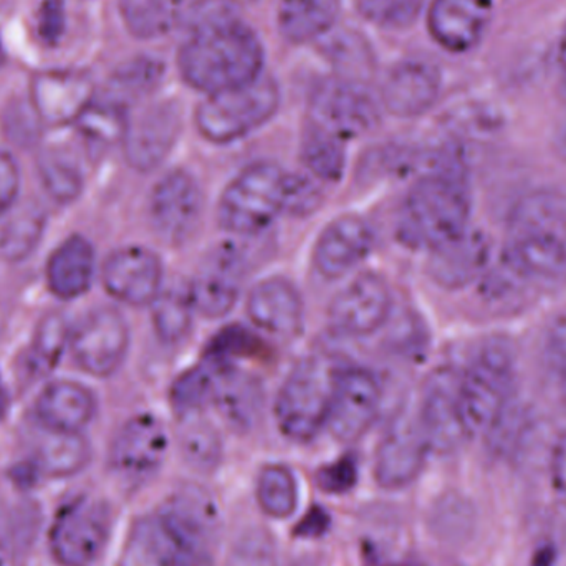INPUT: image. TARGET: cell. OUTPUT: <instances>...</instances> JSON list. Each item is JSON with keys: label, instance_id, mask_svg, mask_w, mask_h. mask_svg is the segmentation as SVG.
Instances as JSON below:
<instances>
[{"label": "cell", "instance_id": "83f0119b", "mask_svg": "<svg viewBox=\"0 0 566 566\" xmlns=\"http://www.w3.org/2000/svg\"><path fill=\"white\" fill-rule=\"evenodd\" d=\"M96 415V398L82 382L59 379L46 385L35 402V416L45 431L80 434Z\"/></svg>", "mask_w": 566, "mask_h": 566}, {"label": "cell", "instance_id": "52a82bcc", "mask_svg": "<svg viewBox=\"0 0 566 566\" xmlns=\"http://www.w3.org/2000/svg\"><path fill=\"white\" fill-rule=\"evenodd\" d=\"M336 376L335 366L323 356H306L290 369L274 406L275 421L285 438L308 442L325 428Z\"/></svg>", "mask_w": 566, "mask_h": 566}, {"label": "cell", "instance_id": "5b68a950", "mask_svg": "<svg viewBox=\"0 0 566 566\" xmlns=\"http://www.w3.org/2000/svg\"><path fill=\"white\" fill-rule=\"evenodd\" d=\"M514 349L505 339H489L459 371V405L469 438L494 426L514 401Z\"/></svg>", "mask_w": 566, "mask_h": 566}, {"label": "cell", "instance_id": "44dd1931", "mask_svg": "<svg viewBox=\"0 0 566 566\" xmlns=\"http://www.w3.org/2000/svg\"><path fill=\"white\" fill-rule=\"evenodd\" d=\"M179 132L181 115L175 103H155L138 118L129 119L123 142L129 166L142 172L158 168L175 148Z\"/></svg>", "mask_w": 566, "mask_h": 566}, {"label": "cell", "instance_id": "8992f818", "mask_svg": "<svg viewBox=\"0 0 566 566\" xmlns=\"http://www.w3.org/2000/svg\"><path fill=\"white\" fill-rule=\"evenodd\" d=\"M290 175L277 163H252L222 191L219 226L229 234L258 235L286 209Z\"/></svg>", "mask_w": 566, "mask_h": 566}, {"label": "cell", "instance_id": "30bf717a", "mask_svg": "<svg viewBox=\"0 0 566 566\" xmlns=\"http://www.w3.org/2000/svg\"><path fill=\"white\" fill-rule=\"evenodd\" d=\"M310 125L342 142L371 132L379 123V106L365 83L352 76L323 80L310 96Z\"/></svg>", "mask_w": 566, "mask_h": 566}, {"label": "cell", "instance_id": "ffe728a7", "mask_svg": "<svg viewBox=\"0 0 566 566\" xmlns=\"http://www.w3.org/2000/svg\"><path fill=\"white\" fill-rule=\"evenodd\" d=\"M375 232L359 216H342L329 222L313 248V268L319 277L338 281L371 254Z\"/></svg>", "mask_w": 566, "mask_h": 566}, {"label": "cell", "instance_id": "277c9868", "mask_svg": "<svg viewBox=\"0 0 566 566\" xmlns=\"http://www.w3.org/2000/svg\"><path fill=\"white\" fill-rule=\"evenodd\" d=\"M178 62L182 80L209 96L258 80L264 49L251 27L228 13L192 29Z\"/></svg>", "mask_w": 566, "mask_h": 566}, {"label": "cell", "instance_id": "681fc988", "mask_svg": "<svg viewBox=\"0 0 566 566\" xmlns=\"http://www.w3.org/2000/svg\"><path fill=\"white\" fill-rule=\"evenodd\" d=\"M63 30L62 0H45L40 12V35L49 43L59 40Z\"/></svg>", "mask_w": 566, "mask_h": 566}, {"label": "cell", "instance_id": "7402d4cb", "mask_svg": "<svg viewBox=\"0 0 566 566\" xmlns=\"http://www.w3.org/2000/svg\"><path fill=\"white\" fill-rule=\"evenodd\" d=\"M494 0H431L428 30L449 53H468L479 45L491 25Z\"/></svg>", "mask_w": 566, "mask_h": 566}, {"label": "cell", "instance_id": "db71d44e", "mask_svg": "<svg viewBox=\"0 0 566 566\" xmlns=\"http://www.w3.org/2000/svg\"><path fill=\"white\" fill-rule=\"evenodd\" d=\"M558 63H560L562 75L566 83V32L562 36L560 49H558Z\"/></svg>", "mask_w": 566, "mask_h": 566}, {"label": "cell", "instance_id": "9f6ffc18", "mask_svg": "<svg viewBox=\"0 0 566 566\" xmlns=\"http://www.w3.org/2000/svg\"><path fill=\"white\" fill-rule=\"evenodd\" d=\"M3 560H6V542H3L2 531H0V566L3 565Z\"/></svg>", "mask_w": 566, "mask_h": 566}, {"label": "cell", "instance_id": "ab89813d", "mask_svg": "<svg viewBox=\"0 0 566 566\" xmlns=\"http://www.w3.org/2000/svg\"><path fill=\"white\" fill-rule=\"evenodd\" d=\"M163 65L153 59H136L126 63L109 80L106 98L125 106L129 99L143 98L158 86Z\"/></svg>", "mask_w": 566, "mask_h": 566}, {"label": "cell", "instance_id": "11a10c76", "mask_svg": "<svg viewBox=\"0 0 566 566\" xmlns=\"http://www.w3.org/2000/svg\"><path fill=\"white\" fill-rule=\"evenodd\" d=\"M558 395H560L562 402L566 409V376L565 378L557 379Z\"/></svg>", "mask_w": 566, "mask_h": 566}, {"label": "cell", "instance_id": "ee69618b", "mask_svg": "<svg viewBox=\"0 0 566 566\" xmlns=\"http://www.w3.org/2000/svg\"><path fill=\"white\" fill-rule=\"evenodd\" d=\"M322 189L313 179L308 176L290 175L285 212L293 216L312 214L322 205Z\"/></svg>", "mask_w": 566, "mask_h": 566}, {"label": "cell", "instance_id": "f6af8a7d", "mask_svg": "<svg viewBox=\"0 0 566 566\" xmlns=\"http://www.w3.org/2000/svg\"><path fill=\"white\" fill-rule=\"evenodd\" d=\"M272 564H274V551L268 535L254 532L239 542L232 566H272Z\"/></svg>", "mask_w": 566, "mask_h": 566}, {"label": "cell", "instance_id": "9c48e42d", "mask_svg": "<svg viewBox=\"0 0 566 566\" xmlns=\"http://www.w3.org/2000/svg\"><path fill=\"white\" fill-rule=\"evenodd\" d=\"M112 511L102 499L80 495L56 512L50 527V551L60 566H90L105 551Z\"/></svg>", "mask_w": 566, "mask_h": 566}, {"label": "cell", "instance_id": "f546056e", "mask_svg": "<svg viewBox=\"0 0 566 566\" xmlns=\"http://www.w3.org/2000/svg\"><path fill=\"white\" fill-rule=\"evenodd\" d=\"M339 0H281L279 27L293 43L319 39L335 25Z\"/></svg>", "mask_w": 566, "mask_h": 566}, {"label": "cell", "instance_id": "484cf974", "mask_svg": "<svg viewBox=\"0 0 566 566\" xmlns=\"http://www.w3.org/2000/svg\"><path fill=\"white\" fill-rule=\"evenodd\" d=\"M441 73L424 60H406L388 73L381 90L385 108L398 118L424 115L438 102Z\"/></svg>", "mask_w": 566, "mask_h": 566}, {"label": "cell", "instance_id": "b9f144b4", "mask_svg": "<svg viewBox=\"0 0 566 566\" xmlns=\"http://www.w3.org/2000/svg\"><path fill=\"white\" fill-rule=\"evenodd\" d=\"M214 395V369L196 366L182 373L171 388V405L179 418L202 415Z\"/></svg>", "mask_w": 566, "mask_h": 566}, {"label": "cell", "instance_id": "60d3db41", "mask_svg": "<svg viewBox=\"0 0 566 566\" xmlns=\"http://www.w3.org/2000/svg\"><path fill=\"white\" fill-rule=\"evenodd\" d=\"M43 221L45 218L36 208L17 212L0 234V254L10 262L29 258L42 238Z\"/></svg>", "mask_w": 566, "mask_h": 566}, {"label": "cell", "instance_id": "2e32d148", "mask_svg": "<svg viewBox=\"0 0 566 566\" xmlns=\"http://www.w3.org/2000/svg\"><path fill=\"white\" fill-rule=\"evenodd\" d=\"M381 401V386L369 369H342L336 376L326 428L338 441H358L378 418Z\"/></svg>", "mask_w": 566, "mask_h": 566}, {"label": "cell", "instance_id": "e575fe53", "mask_svg": "<svg viewBox=\"0 0 566 566\" xmlns=\"http://www.w3.org/2000/svg\"><path fill=\"white\" fill-rule=\"evenodd\" d=\"M302 161L313 178L339 181L346 165L345 142L308 123L302 139Z\"/></svg>", "mask_w": 566, "mask_h": 566}, {"label": "cell", "instance_id": "e0dca14e", "mask_svg": "<svg viewBox=\"0 0 566 566\" xmlns=\"http://www.w3.org/2000/svg\"><path fill=\"white\" fill-rule=\"evenodd\" d=\"M245 274L244 255L234 244L211 249L189 283L196 312L208 318L228 315L241 296Z\"/></svg>", "mask_w": 566, "mask_h": 566}, {"label": "cell", "instance_id": "3957f363", "mask_svg": "<svg viewBox=\"0 0 566 566\" xmlns=\"http://www.w3.org/2000/svg\"><path fill=\"white\" fill-rule=\"evenodd\" d=\"M484 298L517 310L566 283V229L509 224L507 241L482 277Z\"/></svg>", "mask_w": 566, "mask_h": 566}, {"label": "cell", "instance_id": "8d00e7d4", "mask_svg": "<svg viewBox=\"0 0 566 566\" xmlns=\"http://www.w3.org/2000/svg\"><path fill=\"white\" fill-rule=\"evenodd\" d=\"M126 27L138 39H156L178 23V0H119Z\"/></svg>", "mask_w": 566, "mask_h": 566}, {"label": "cell", "instance_id": "f1b7e54d", "mask_svg": "<svg viewBox=\"0 0 566 566\" xmlns=\"http://www.w3.org/2000/svg\"><path fill=\"white\" fill-rule=\"evenodd\" d=\"M95 249L82 235H72L59 245L46 262V283L56 298L85 295L95 277Z\"/></svg>", "mask_w": 566, "mask_h": 566}, {"label": "cell", "instance_id": "816d5d0a", "mask_svg": "<svg viewBox=\"0 0 566 566\" xmlns=\"http://www.w3.org/2000/svg\"><path fill=\"white\" fill-rule=\"evenodd\" d=\"M555 555L552 548L545 547L535 554L532 566H554Z\"/></svg>", "mask_w": 566, "mask_h": 566}, {"label": "cell", "instance_id": "d6a6232c", "mask_svg": "<svg viewBox=\"0 0 566 566\" xmlns=\"http://www.w3.org/2000/svg\"><path fill=\"white\" fill-rule=\"evenodd\" d=\"M36 459L39 468L50 478H72L88 464L90 446L82 434L46 431Z\"/></svg>", "mask_w": 566, "mask_h": 566}, {"label": "cell", "instance_id": "4fadbf2b", "mask_svg": "<svg viewBox=\"0 0 566 566\" xmlns=\"http://www.w3.org/2000/svg\"><path fill=\"white\" fill-rule=\"evenodd\" d=\"M168 449V432L163 422L153 415H136L116 432L109 465L119 481L142 485L161 469Z\"/></svg>", "mask_w": 566, "mask_h": 566}, {"label": "cell", "instance_id": "74e56055", "mask_svg": "<svg viewBox=\"0 0 566 566\" xmlns=\"http://www.w3.org/2000/svg\"><path fill=\"white\" fill-rule=\"evenodd\" d=\"M39 175L50 198L59 205H72L83 189L80 166L66 153L49 149L39 159Z\"/></svg>", "mask_w": 566, "mask_h": 566}, {"label": "cell", "instance_id": "6f0895ef", "mask_svg": "<svg viewBox=\"0 0 566 566\" xmlns=\"http://www.w3.org/2000/svg\"><path fill=\"white\" fill-rule=\"evenodd\" d=\"M3 408V395H2V388H0V412H2Z\"/></svg>", "mask_w": 566, "mask_h": 566}, {"label": "cell", "instance_id": "f35d334b", "mask_svg": "<svg viewBox=\"0 0 566 566\" xmlns=\"http://www.w3.org/2000/svg\"><path fill=\"white\" fill-rule=\"evenodd\" d=\"M258 499L262 511L271 517H290L298 502V488L292 471L282 464L265 465L258 478Z\"/></svg>", "mask_w": 566, "mask_h": 566}, {"label": "cell", "instance_id": "bcb514c9", "mask_svg": "<svg viewBox=\"0 0 566 566\" xmlns=\"http://www.w3.org/2000/svg\"><path fill=\"white\" fill-rule=\"evenodd\" d=\"M545 356L555 379L566 376V313L555 319L545 342Z\"/></svg>", "mask_w": 566, "mask_h": 566}, {"label": "cell", "instance_id": "f907efd6", "mask_svg": "<svg viewBox=\"0 0 566 566\" xmlns=\"http://www.w3.org/2000/svg\"><path fill=\"white\" fill-rule=\"evenodd\" d=\"M552 484L566 502V432L558 438L552 454Z\"/></svg>", "mask_w": 566, "mask_h": 566}, {"label": "cell", "instance_id": "7a4b0ae2", "mask_svg": "<svg viewBox=\"0 0 566 566\" xmlns=\"http://www.w3.org/2000/svg\"><path fill=\"white\" fill-rule=\"evenodd\" d=\"M216 538L212 502L195 491L181 492L133 525L118 566H205Z\"/></svg>", "mask_w": 566, "mask_h": 566}, {"label": "cell", "instance_id": "4dcf8cb0", "mask_svg": "<svg viewBox=\"0 0 566 566\" xmlns=\"http://www.w3.org/2000/svg\"><path fill=\"white\" fill-rule=\"evenodd\" d=\"M128 125L125 106L108 98L93 99L75 123L86 145L99 149L125 142Z\"/></svg>", "mask_w": 566, "mask_h": 566}, {"label": "cell", "instance_id": "d6986e66", "mask_svg": "<svg viewBox=\"0 0 566 566\" xmlns=\"http://www.w3.org/2000/svg\"><path fill=\"white\" fill-rule=\"evenodd\" d=\"M163 262L151 249L126 245L106 258L102 282L106 293L128 306H151L163 290Z\"/></svg>", "mask_w": 566, "mask_h": 566}, {"label": "cell", "instance_id": "7dc6e473", "mask_svg": "<svg viewBox=\"0 0 566 566\" xmlns=\"http://www.w3.org/2000/svg\"><path fill=\"white\" fill-rule=\"evenodd\" d=\"M20 191V171L15 159L0 149V218L9 214Z\"/></svg>", "mask_w": 566, "mask_h": 566}, {"label": "cell", "instance_id": "4316f807", "mask_svg": "<svg viewBox=\"0 0 566 566\" xmlns=\"http://www.w3.org/2000/svg\"><path fill=\"white\" fill-rule=\"evenodd\" d=\"M264 402V388L259 378L231 363H216L212 405L229 428L251 431L261 418Z\"/></svg>", "mask_w": 566, "mask_h": 566}, {"label": "cell", "instance_id": "7bdbcfd3", "mask_svg": "<svg viewBox=\"0 0 566 566\" xmlns=\"http://www.w3.org/2000/svg\"><path fill=\"white\" fill-rule=\"evenodd\" d=\"M356 6L376 25L401 29L418 19L424 0H356Z\"/></svg>", "mask_w": 566, "mask_h": 566}, {"label": "cell", "instance_id": "d590c367", "mask_svg": "<svg viewBox=\"0 0 566 566\" xmlns=\"http://www.w3.org/2000/svg\"><path fill=\"white\" fill-rule=\"evenodd\" d=\"M70 332L72 328L62 313H46L40 319L29 355V365L35 375L45 376L56 368L69 346Z\"/></svg>", "mask_w": 566, "mask_h": 566}, {"label": "cell", "instance_id": "8fae6325", "mask_svg": "<svg viewBox=\"0 0 566 566\" xmlns=\"http://www.w3.org/2000/svg\"><path fill=\"white\" fill-rule=\"evenodd\" d=\"M69 348L82 371L95 378H109L128 355V323L119 310L96 306L73 326Z\"/></svg>", "mask_w": 566, "mask_h": 566}, {"label": "cell", "instance_id": "ac0fdd59", "mask_svg": "<svg viewBox=\"0 0 566 566\" xmlns=\"http://www.w3.org/2000/svg\"><path fill=\"white\" fill-rule=\"evenodd\" d=\"M429 448L422 431L419 415L401 409L389 422L378 452H376L375 475L381 488L402 489L411 484L422 465Z\"/></svg>", "mask_w": 566, "mask_h": 566}, {"label": "cell", "instance_id": "680465c9", "mask_svg": "<svg viewBox=\"0 0 566 566\" xmlns=\"http://www.w3.org/2000/svg\"><path fill=\"white\" fill-rule=\"evenodd\" d=\"M0 63H2V52H0Z\"/></svg>", "mask_w": 566, "mask_h": 566}, {"label": "cell", "instance_id": "5bb4252c", "mask_svg": "<svg viewBox=\"0 0 566 566\" xmlns=\"http://www.w3.org/2000/svg\"><path fill=\"white\" fill-rule=\"evenodd\" d=\"M392 296L381 275L365 272L343 286L328 306V325L346 338H366L391 315Z\"/></svg>", "mask_w": 566, "mask_h": 566}, {"label": "cell", "instance_id": "6da1fadb", "mask_svg": "<svg viewBox=\"0 0 566 566\" xmlns=\"http://www.w3.org/2000/svg\"><path fill=\"white\" fill-rule=\"evenodd\" d=\"M472 214L471 185L464 155L441 149L402 199L396 238L406 248L432 252L464 234Z\"/></svg>", "mask_w": 566, "mask_h": 566}, {"label": "cell", "instance_id": "d4e9b609", "mask_svg": "<svg viewBox=\"0 0 566 566\" xmlns=\"http://www.w3.org/2000/svg\"><path fill=\"white\" fill-rule=\"evenodd\" d=\"M492 261L489 239L482 232L468 229L454 241L431 252L428 274L442 289L462 290L481 282Z\"/></svg>", "mask_w": 566, "mask_h": 566}, {"label": "cell", "instance_id": "603a6c76", "mask_svg": "<svg viewBox=\"0 0 566 566\" xmlns=\"http://www.w3.org/2000/svg\"><path fill=\"white\" fill-rule=\"evenodd\" d=\"M93 99L88 76L69 70L39 73L30 86L33 113L49 126L75 125Z\"/></svg>", "mask_w": 566, "mask_h": 566}, {"label": "cell", "instance_id": "f5cc1de1", "mask_svg": "<svg viewBox=\"0 0 566 566\" xmlns=\"http://www.w3.org/2000/svg\"><path fill=\"white\" fill-rule=\"evenodd\" d=\"M555 146H557V153L560 155V158L566 161V122L562 125L560 132H558Z\"/></svg>", "mask_w": 566, "mask_h": 566}, {"label": "cell", "instance_id": "ba28073f", "mask_svg": "<svg viewBox=\"0 0 566 566\" xmlns=\"http://www.w3.org/2000/svg\"><path fill=\"white\" fill-rule=\"evenodd\" d=\"M281 106V90L271 76L209 95L196 109V128L206 142L231 145L271 122Z\"/></svg>", "mask_w": 566, "mask_h": 566}, {"label": "cell", "instance_id": "1f68e13d", "mask_svg": "<svg viewBox=\"0 0 566 566\" xmlns=\"http://www.w3.org/2000/svg\"><path fill=\"white\" fill-rule=\"evenodd\" d=\"M151 308L153 326L163 343L178 345L188 336L196 313L189 283L163 290Z\"/></svg>", "mask_w": 566, "mask_h": 566}, {"label": "cell", "instance_id": "c3c4849f", "mask_svg": "<svg viewBox=\"0 0 566 566\" xmlns=\"http://www.w3.org/2000/svg\"><path fill=\"white\" fill-rule=\"evenodd\" d=\"M319 485L326 492H346L356 481V464L353 459L346 458L323 469L318 475Z\"/></svg>", "mask_w": 566, "mask_h": 566}, {"label": "cell", "instance_id": "9a60e30c", "mask_svg": "<svg viewBox=\"0 0 566 566\" xmlns=\"http://www.w3.org/2000/svg\"><path fill=\"white\" fill-rule=\"evenodd\" d=\"M418 415L429 451L451 454L471 439L459 405L458 369L446 366L426 379Z\"/></svg>", "mask_w": 566, "mask_h": 566}, {"label": "cell", "instance_id": "836d02e7", "mask_svg": "<svg viewBox=\"0 0 566 566\" xmlns=\"http://www.w3.org/2000/svg\"><path fill=\"white\" fill-rule=\"evenodd\" d=\"M179 429V448L182 458L195 471L209 472L218 469L222 455V442L214 426L202 415L186 416Z\"/></svg>", "mask_w": 566, "mask_h": 566}, {"label": "cell", "instance_id": "cb8c5ba5", "mask_svg": "<svg viewBox=\"0 0 566 566\" xmlns=\"http://www.w3.org/2000/svg\"><path fill=\"white\" fill-rule=\"evenodd\" d=\"M245 312L262 332L290 339L302 332L305 306L298 289L289 279L274 275L249 290Z\"/></svg>", "mask_w": 566, "mask_h": 566}, {"label": "cell", "instance_id": "7c38bea8", "mask_svg": "<svg viewBox=\"0 0 566 566\" xmlns=\"http://www.w3.org/2000/svg\"><path fill=\"white\" fill-rule=\"evenodd\" d=\"M205 212V195L191 172L172 169L151 191L149 214L156 234L171 245H182L199 231Z\"/></svg>", "mask_w": 566, "mask_h": 566}]
</instances>
